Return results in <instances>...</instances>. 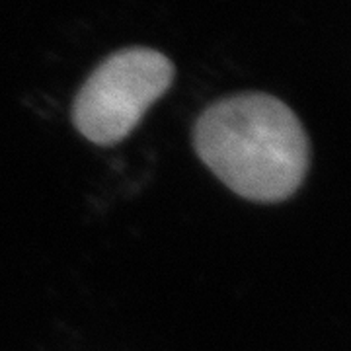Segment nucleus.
Returning a JSON list of instances; mask_svg holds the SVG:
<instances>
[{
    "label": "nucleus",
    "instance_id": "2",
    "mask_svg": "<svg viewBox=\"0 0 351 351\" xmlns=\"http://www.w3.org/2000/svg\"><path fill=\"white\" fill-rule=\"evenodd\" d=\"M174 63L151 47L115 51L78 90L73 121L94 145H115L138 125L154 101L168 92Z\"/></svg>",
    "mask_w": 351,
    "mask_h": 351
},
{
    "label": "nucleus",
    "instance_id": "1",
    "mask_svg": "<svg viewBox=\"0 0 351 351\" xmlns=\"http://www.w3.org/2000/svg\"><path fill=\"white\" fill-rule=\"evenodd\" d=\"M199 158L226 188L256 203H279L301 188L311 145L285 101L242 92L211 104L193 127Z\"/></svg>",
    "mask_w": 351,
    "mask_h": 351
}]
</instances>
